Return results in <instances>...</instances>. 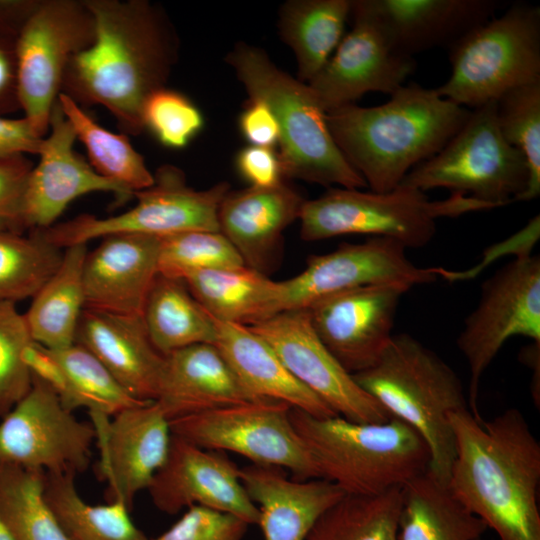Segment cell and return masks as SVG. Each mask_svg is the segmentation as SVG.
Segmentation results:
<instances>
[{"label":"cell","instance_id":"29","mask_svg":"<svg viewBox=\"0 0 540 540\" xmlns=\"http://www.w3.org/2000/svg\"><path fill=\"white\" fill-rule=\"evenodd\" d=\"M182 279L215 320L254 326L283 312L282 284L246 266L196 270Z\"/></svg>","mask_w":540,"mask_h":540},{"label":"cell","instance_id":"40","mask_svg":"<svg viewBox=\"0 0 540 540\" xmlns=\"http://www.w3.org/2000/svg\"><path fill=\"white\" fill-rule=\"evenodd\" d=\"M497 120L503 138L524 155L529 180L517 201L540 194V81L519 86L497 101Z\"/></svg>","mask_w":540,"mask_h":540},{"label":"cell","instance_id":"7","mask_svg":"<svg viewBox=\"0 0 540 540\" xmlns=\"http://www.w3.org/2000/svg\"><path fill=\"white\" fill-rule=\"evenodd\" d=\"M489 209L493 207L487 203L456 193L430 201L425 192L401 184L383 193L335 187L304 202L300 235L303 240L318 241L363 234L420 248L434 237L438 218Z\"/></svg>","mask_w":540,"mask_h":540},{"label":"cell","instance_id":"14","mask_svg":"<svg viewBox=\"0 0 540 540\" xmlns=\"http://www.w3.org/2000/svg\"><path fill=\"white\" fill-rule=\"evenodd\" d=\"M94 425L77 419L57 394L33 377L30 391L0 422V463L44 473L85 472Z\"/></svg>","mask_w":540,"mask_h":540},{"label":"cell","instance_id":"8","mask_svg":"<svg viewBox=\"0 0 540 540\" xmlns=\"http://www.w3.org/2000/svg\"><path fill=\"white\" fill-rule=\"evenodd\" d=\"M451 75L439 96L473 110L540 81V8L517 2L448 47Z\"/></svg>","mask_w":540,"mask_h":540},{"label":"cell","instance_id":"18","mask_svg":"<svg viewBox=\"0 0 540 540\" xmlns=\"http://www.w3.org/2000/svg\"><path fill=\"white\" fill-rule=\"evenodd\" d=\"M100 451L98 473L108 484L109 502L132 509L165 463L171 441L170 421L156 401L125 409L110 420L91 415Z\"/></svg>","mask_w":540,"mask_h":540},{"label":"cell","instance_id":"23","mask_svg":"<svg viewBox=\"0 0 540 540\" xmlns=\"http://www.w3.org/2000/svg\"><path fill=\"white\" fill-rule=\"evenodd\" d=\"M160 238L113 234L87 252L83 263L84 308L142 315L149 290L159 274Z\"/></svg>","mask_w":540,"mask_h":540},{"label":"cell","instance_id":"1","mask_svg":"<svg viewBox=\"0 0 540 540\" xmlns=\"http://www.w3.org/2000/svg\"><path fill=\"white\" fill-rule=\"evenodd\" d=\"M94 40L69 62L61 93L80 105H101L124 134L144 131L147 99L166 87L178 59L172 23L148 0H84Z\"/></svg>","mask_w":540,"mask_h":540},{"label":"cell","instance_id":"46","mask_svg":"<svg viewBox=\"0 0 540 540\" xmlns=\"http://www.w3.org/2000/svg\"><path fill=\"white\" fill-rule=\"evenodd\" d=\"M240 175L254 188H272L283 183L279 154L271 147L246 146L236 156Z\"/></svg>","mask_w":540,"mask_h":540},{"label":"cell","instance_id":"47","mask_svg":"<svg viewBox=\"0 0 540 540\" xmlns=\"http://www.w3.org/2000/svg\"><path fill=\"white\" fill-rule=\"evenodd\" d=\"M244 138L253 146L273 147L279 141L277 120L266 103L250 99L239 118Z\"/></svg>","mask_w":540,"mask_h":540},{"label":"cell","instance_id":"41","mask_svg":"<svg viewBox=\"0 0 540 540\" xmlns=\"http://www.w3.org/2000/svg\"><path fill=\"white\" fill-rule=\"evenodd\" d=\"M245 266L220 231H189L160 238L158 269L180 278L192 271Z\"/></svg>","mask_w":540,"mask_h":540},{"label":"cell","instance_id":"43","mask_svg":"<svg viewBox=\"0 0 540 540\" xmlns=\"http://www.w3.org/2000/svg\"><path fill=\"white\" fill-rule=\"evenodd\" d=\"M144 130L164 146L181 149L204 125L200 110L182 93L166 87L154 92L142 112Z\"/></svg>","mask_w":540,"mask_h":540},{"label":"cell","instance_id":"5","mask_svg":"<svg viewBox=\"0 0 540 540\" xmlns=\"http://www.w3.org/2000/svg\"><path fill=\"white\" fill-rule=\"evenodd\" d=\"M289 415L320 478L346 495H375L401 488L428 471L426 442L398 418L358 423L341 416L318 418L295 408Z\"/></svg>","mask_w":540,"mask_h":540},{"label":"cell","instance_id":"27","mask_svg":"<svg viewBox=\"0 0 540 540\" xmlns=\"http://www.w3.org/2000/svg\"><path fill=\"white\" fill-rule=\"evenodd\" d=\"M155 401L171 421L260 400L247 391L215 344L202 343L165 355Z\"/></svg>","mask_w":540,"mask_h":540},{"label":"cell","instance_id":"21","mask_svg":"<svg viewBox=\"0 0 540 540\" xmlns=\"http://www.w3.org/2000/svg\"><path fill=\"white\" fill-rule=\"evenodd\" d=\"M49 130L37 154L39 162L33 166L26 186L25 229L51 227L74 199L87 193L112 192L122 201L134 196L123 186L98 174L74 150L77 136L58 99L51 112Z\"/></svg>","mask_w":540,"mask_h":540},{"label":"cell","instance_id":"31","mask_svg":"<svg viewBox=\"0 0 540 540\" xmlns=\"http://www.w3.org/2000/svg\"><path fill=\"white\" fill-rule=\"evenodd\" d=\"M87 252V243L64 248L59 267L24 313L33 341L48 349L60 350L75 343L85 304L82 272Z\"/></svg>","mask_w":540,"mask_h":540},{"label":"cell","instance_id":"51","mask_svg":"<svg viewBox=\"0 0 540 540\" xmlns=\"http://www.w3.org/2000/svg\"><path fill=\"white\" fill-rule=\"evenodd\" d=\"M539 351L540 343L532 342L526 348L521 351L520 359L528 367L533 370V379L531 385V392L533 400L537 408H539L540 401V387H539Z\"/></svg>","mask_w":540,"mask_h":540},{"label":"cell","instance_id":"3","mask_svg":"<svg viewBox=\"0 0 540 540\" xmlns=\"http://www.w3.org/2000/svg\"><path fill=\"white\" fill-rule=\"evenodd\" d=\"M471 113L417 83L404 84L378 106L350 104L326 112L338 148L372 192L395 189L437 154Z\"/></svg>","mask_w":540,"mask_h":540},{"label":"cell","instance_id":"16","mask_svg":"<svg viewBox=\"0 0 540 540\" xmlns=\"http://www.w3.org/2000/svg\"><path fill=\"white\" fill-rule=\"evenodd\" d=\"M399 242L371 237L362 243H342L332 252L311 255L298 275L281 281L283 311L308 309L331 295L366 285L402 283L410 287L434 282L440 267L420 268Z\"/></svg>","mask_w":540,"mask_h":540},{"label":"cell","instance_id":"49","mask_svg":"<svg viewBox=\"0 0 540 540\" xmlns=\"http://www.w3.org/2000/svg\"><path fill=\"white\" fill-rule=\"evenodd\" d=\"M16 38L0 33V115L3 116L21 110L17 83Z\"/></svg>","mask_w":540,"mask_h":540},{"label":"cell","instance_id":"53","mask_svg":"<svg viewBox=\"0 0 540 540\" xmlns=\"http://www.w3.org/2000/svg\"><path fill=\"white\" fill-rule=\"evenodd\" d=\"M480 540H482V539H480Z\"/></svg>","mask_w":540,"mask_h":540},{"label":"cell","instance_id":"17","mask_svg":"<svg viewBox=\"0 0 540 540\" xmlns=\"http://www.w3.org/2000/svg\"><path fill=\"white\" fill-rule=\"evenodd\" d=\"M411 287L366 285L326 297L307 310L325 347L350 374L373 366L393 336L398 305Z\"/></svg>","mask_w":540,"mask_h":540},{"label":"cell","instance_id":"50","mask_svg":"<svg viewBox=\"0 0 540 540\" xmlns=\"http://www.w3.org/2000/svg\"><path fill=\"white\" fill-rule=\"evenodd\" d=\"M39 0H0V33L17 37Z\"/></svg>","mask_w":540,"mask_h":540},{"label":"cell","instance_id":"30","mask_svg":"<svg viewBox=\"0 0 540 540\" xmlns=\"http://www.w3.org/2000/svg\"><path fill=\"white\" fill-rule=\"evenodd\" d=\"M487 529L428 471L401 487L398 540H480Z\"/></svg>","mask_w":540,"mask_h":540},{"label":"cell","instance_id":"20","mask_svg":"<svg viewBox=\"0 0 540 540\" xmlns=\"http://www.w3.org/2000/svg\"><path fill=\"white\" fill-rule=\"evenodd\" d=\"M239 469L218 451L172 434L167 459L147 490L153 504L167 514L198 505L257 525L259 511L244 489Z\"/></svg>","mask_w":540,"mask_h":540},{"label":"cell","instance_id":"4","mask_svg":"<svg viewBox=\"0 0 540 540\" xmlns=\"http://www.w3.org/2000/svg\"><path fill=\"white\" fill-rule=\"evenodd\" d=\"M352 376L390 416L424 439L430 452L428 473L447 484L455 457L449 415L469 409L455 371L419 340L401 333L393 334L373 366Z\"/></svg>","mask_w":540,"mask_h":540},{"label":"cell","instance_id":"2","mask_svg":"<svg viewBox=\"0 0 540 540\" xmlns=\"http://www.w3.org/2000/svg\"><path fill=\"white\" fill-rule=\"evenodd\" d=\"M455 457L448 487L499 540H540V444L516 408L488 421L450 413Z\"/></svg>","mask_w":540,"mask_h":540},{"label":"cell","instance_id":"22","mask_svg":"<svg viewBox=\"0 0 540 540\" xmlns=\"http://www.w3.org/2000/svg\"><path fill=\"white\" fill-rule=\"evenodd\" d=\"M377 24L390 47L409 58L448 48L494 17L495 0H354Z\"/></svg>","mask_w":540,"mask_h":540},{"label":"cell","instance_id":"10","mask_svg":"<svg viewBox=\"0 0 540 540\" xmlns=\"http://www.w3.org/2000/svg\"><path fill=\"white\" fill-rule=\"evenodd\" d=\"M153 175V185L134 193L137 203L128 211L107 218L81 214L39 230L62 249L113 234L162 238L189 231H220L218 211L230 191L229 183L195 190L187 185L183 171L170 164L160 166Z\"/></svg>","mask_w":540,"mask_h":540},{"label":"cell","instance_id":"24","mask_svg":"<svg viewBox=\"0 0 540 540\" xmlns=\"http://www.w3.org/2000/svg\"><path fill=\"white\" fill-rule=\"evenodd\" d=\"M75 343L91 352L130 395L156 400L165 355L151 343L142 315L84 308Z\"/></svg>","mask_w":540,"mask_h":540},{"label":"cell","instance_id":"35","mask_svg":"<svg viewBox=\"0 0 540 540\" xmlns=\"http://www.w3.org/2000/svg\"><path fill=\"white\" fill-rule=\"evenodd\" d=\"M58 103L86 147L90 165L101 176L133 194L153 185L154 175L126 134L113 133L94 121L76 102L60 93Z\"/></svg>","mask_w":540,"mask_h":540},{"label":"cell","instance_id":"25","mask_svg":"<svg viewBox=\"0 0 540 540\" xmlns=\"http://www.w3.org/2000/svg\"><path fill=\"white\" fill-rule=\"evenodd\" d=\"M305 201L284 182L229 191L219 207V230L246 267L266 275L278 257L283 231L299 219Z\"/></svg>","mask_w":540,"mask_h":540},{"label":"cell","instance_id":"38","mask_svg":"<svg viewBox=\"0 0 540 540\" xmlns=\"http://www.w3.org/2000/svg\"><path fill=\"white\" fill-rule=\"evenodd\" d=\"M51 352L66 377L67 391L62 404L69 411L86 408L90 415L113 417L125 409L147 402L130 395L84 347L74 343Z\"/></svg>","mask_w":540,"mask_h":540},{"label":"cell","instance_id":"28","mask_svg":"<svg viewBox=\"0 0 540 540\" xmlns=\"http://www.w3.org/2000/svg\"><path fill=\"white\" fill-rule=\"evenodd\" d=\"M213 320L215 345L252 396L283 402L318 418L338 416L300 383L272 347L249 327Z\"/></svg>","mask_w":540,"mask_h":540},{"label":"cell","instance_id":"33","mask_svg":"<svg viewBox=\"0 0 540 540\" xmlns=\"http://www.w3.org/2000/svg\"><path fill=\"white\" fill-rule=\"evenodd\" d=\"M142 318L151 343L163 355L195 344H215L214 320L183 279L159 273L147 295Z\"/></svg>","mask_w":540,"mask_h":540},{"label":"cell","instance_id":"26","mask_svg":"<svg viewBox=\"0 0 540 540\" xmlns=\"http://www.w3.org/2000/svg\"><path fill=\"white\" fill-rule=\"evenodd\" d=\"M239 476L258 508L264 540H306L321 515L345 495L326 479H289L277 467L251 464Z\"/></svg>","mask_w":540,"mask_h":540},{"label":"cell","instance_id":"19","mask_svg":"<svg viewBox=\"0 0 540 540\" xmlns=\"http://www.w3.org/2000/svg\"><path fill=\"white\" fill-rule=\"evenodd\" d=\"M353 26L307 84L325 112L355 102L369 92L393 94L415 68L414 58L397 54L377 24L351 0Z\"/></svg>","mask_w":540,"mask_h":540},{"label":"cell","instance_id":"11","mask_svg":"<svg viewBox=\"0 0 540 540\" xmlns=\"http://www.w3.org/2000/svg\"><path fill=\"white\" fill-rule=\"evenodd\" d=\"M95 22L84 0H39L16 38L20 108L45 137L71 59L91 45Z\"/></svg>","mask_w":540,"mask_h":540},{"label":"cell","instance_id":"32","mask_svg":"<svg viewBox=\"0 0 540 540\" xmlns=\"http://www.w3.org/2000/svg\"><path fill=\"white\" fill-rule=\"evenodd\" d=\"M350 10L351 0H289L280 7L279 35L295 54L298 80L308 83L328 62Z\"/></svg>","mask_w":540,"mask_h":540},{"label":"cell","instance_id":"42","mask_svg":"<svg viewBox=\"0 0 540 540\" xmlns=\"http://www.w3.org/2000/svg\"><path fill=\"white\" fill-rule=\"evenodd\" d=\"M33 341L16 304L0 302V418L31 389L33 376L23 353Z\"/></svg>","mask_w":540,"mask_h":540},{"label":"cell","instance_id":"6","mask_svg":"<svg viewBox=\"0 0 540 540\" xmlns=\"http://www.w3.org/2000/svg\"><path fill=\"white\" fill-rule=\"evenodd\" d=\"M225 61L250 99L263 101L273 112L284 177L328 187H367L335 143L326 112L307 83L278 68L263 49L244 42L236 43Z\"/></svg>","mask_w":540,"mask_h":540},{"label":"cell","instance_id":"9","mask_svg":"<svg viewBox=\"0 0 540 540\" xmlns=\"http://www.w3.org/2000/svg\"><path fill=\"white\" fill-rule=\"evenodd\" d=\"M528 180L526 159L503 138L496 101H491L471 110L447 144L400 184L423 192L445 188L496 208L517 202Z\"/></svg>","mask_w":540,"mask_h":540},{"label":"cell","instance_id":"44","mask_svg":"<svg viewBox=\"0 0 540 540\" xmlns=\"http://www.w3.org/2000/svg\"><path fill=\"white\" fill-rule=\"evenodd\" d=\"M248 526L232 514L194 505L152 540H242Z\"/></svg>","mask_w":540,"mask_h":540},{"label":"cell","instance_id":"36","mask_svg":"<svg viewBox=\"0 0 540 540\" xmlns=\"http://www.w3.org/2000/svg\"><path fill=\"white\" fill-rule=\"evenodd\" d=\"M401 488L344 495L317 520L306 540H398Z\"/></svg>","mask_w":540,"mask_h":540},{"label":"cell","instance_id":"52","mask_svg":"<svg viewBox=\"0 0 540 540\" xmlns=\"http://www.w3.org/2000/svg\"><path fill=\"white\" fill-rule=\"evenodd\" d=\"M0 540H13L0 515Z\"/></svg>","mask_w":540,"mask_h":540},{"label":"cell","instance_id":"12","mask_svg":"<svg viewBox=\"0 0 540 540\" xmlns=\"http://www.w3.org/2000/svg\"><path fill=\"white\" fill-rule=\"evenodd\" d=\"M514 336L540 343V259L530 251L517 254L484 281L456 341L468 363V404L476 418H481L477 400L482 375Z\"/></svg>","mask_w":540,"mask_h":540},{"label":"cell","instance_id":"45","mask_svg":"<svg viewBox=\"0 0 540 540\" xmlns=\"http://www.w3.org/2000/svg\"><path fill=\"white\" fill-rule=\"evenodd\" d=\"M32 168L25 155L0 158V230L24 232V196Z\"/></svg>","mask_w":540,"mask_h":540},{"label":"cell","instance_id":"37","mask_svg":"<svg viewBox=\"0 0 540 540\" xmlns=\"http://www.w3.org/2000/svg\"><path fill=\"white\" fill-rule=\"evenodd\" d=\"M44 476L0 463V515L13 540H71L46 502Z\"/></svg>","mask_w":540,"mask_h":540},{"label":"cell","instance_id":"13","mask_svg":"<svg viewBox=\"0 0 540 540\" xmlns=\"http://www.w3.org/2000/svg\"><path fill=\"white\" fill-rule=\"evenodd\" d=\"M286 403L260 400L170 421L171 433L201 448L229 451L252 464L290 471L298 480L320 478L290 419Z\"/></svg>","mask_w":540,"mask_h":540},{"label":"cell","instance_id":"34","mask_svg":"<svg viewBox=\"0 0 540 540\" xmlns=\"http://www.w3.org/2000/svg\"><path fill=\"white\" fill-rule=\"evenodd\" d=\"M71 473H45L44 497L71 540H149L120 501L93 505L82 499Z\"/></svg>","mask_w":540,"mask_h":540},{"label":"cell","instance_id":"15","mask_svg":"<svg viewBox=\"0 0 540 540\" xmlns=\"http://www.w3.org/2000/svg\"><path fill=\"white\" fill-rule=\"evenodd\" d=\"M289 372L338 416L358 423L388 420V412L354 380L317 336L307 309L286 310L249 327Z\"/></svg>","mask_w":540,"mask_h":540},{"label":"cell","instance_id":"39","mask_svg":"<svg viewBox=\"0 0 540 540\" xmlns=\"http://www.w3.org/2000/svg\"><path fill=\"white\" fill-rule=\"evenodd\" d=\"M64 249L50 243L41 230L28 235L0 230V302L33 298L59 267Z\"/></svg>","mask_w":540,"mask_h":540},{"label":"cell","instance_id":"48","mask_svg":"<svg viewBox=\"0 0 540 540\" xmlns=\"http://www.w3.org/2000/svg\"><path fill=\"white\" fill-rule=\"evenodd\" d=\"M43 138L24 116L10 118L0 115V158L37 155Z\"/></svg>","mask_w":540,"mask_h":540}]
</instances>
